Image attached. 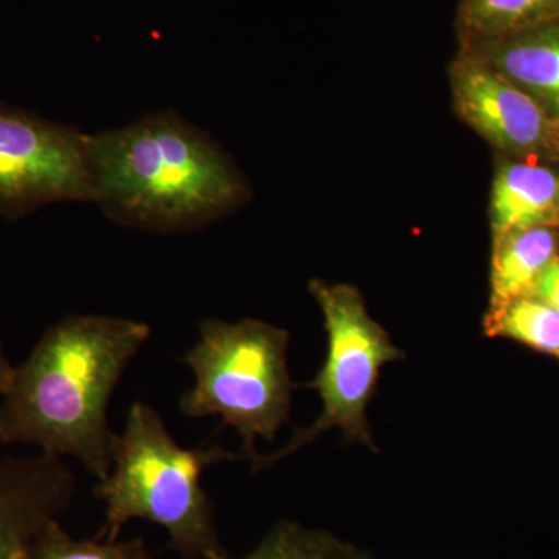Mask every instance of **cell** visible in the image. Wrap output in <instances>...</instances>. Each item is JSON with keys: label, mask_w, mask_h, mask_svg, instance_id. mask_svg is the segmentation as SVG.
Masks as SVG:
<instances>
[{"label": "cell", "mask_w": 559, "mask_h": 559, "mask_svg": "<svg viewBox=\"0 0 559 559\" xmlns=\"http://www.w3.org/2000/svg\"><path fill=\"white\" fill-rule=\"evenodd\" d=\"M533 297L559 312V257H555L540 274Z\"/></svg>", "instance_id": "2e32d148"}, {"label": "cell", "mask_w": 559, "mask_h": 559, "mask_svg": "<svg viewBox=\"0 0 559 559\" xmlns=\"http://www.w3.org/2000/svg\"><path fill=\"white\" fill-rule=\"evenodd\" d=\"M14 367L11 366L9 359L3 355L2 344H0V396L5 393L9 388L11 377H13Z\"/></svg>", "instance_id": "e0dca14e"}, {"label": "cell", "mask_w": 559, "mask_h": 559, "mask_svg": "<svg viewBox=\"0 0 559 559\" xmlns=\"http://www.w3.org/2000/svg\"><path fill=\"white\" fill-rule=\"evenodd\" d=\"M234 459L238 455L221 447H180L153 407L132 404L112 469L94 489L106 507L97 538L117 540L128 522L145 520L165 528L173 549L183 559L223 554L201 477L209 466Z\"/></svg>", "instance_id": "3957f363"}, {"label": "cell", "mask_w": 559, "mask_h": 559, "mask_svg": "<svg viewBox=\"0 0 559 559\" xmlns=\"http://www.w3.org/2000/svg\"><path fill=\"white\" fill-rule=\"evenodd\" d=\"M489 216L495 240L513 231L559 226L558 173L528 162L500 165Z\"/></svg>", "instance_id": "30bf717a"}, {"label": "cell", "mask_w": 559, "mask_h": 559, "mask_svg": "<svg viewBox=\"0 0 559 559\" xmlns=\"http://www.w3.org/2000/svg\"><path fill=\"white\" fill-rule=\"evenodd\" d=\"M559 124V21L469 49Z\"/></svg>", "instance_id": "9c48e42d"}, {"label": "cell", "mask_w": 559, "mask_h": 559, "mask_svg": "<svg viewBox=\"0 0 559 559\" xmlns=\"http://www.w3.org/2000/svg\"><path fill=\"white\" fill-rule=\"evenodd\" d=\"M485 333L509 337L559 359V312L536 297H524L487 312Z\"/></svg>", "instance_id": "4fadbf2b"}, {"label": "cell", "mask_w": 559, "mask_h": 559, "mask_svg": "<svg viewBox=\"0 0 559 559\" xmlns=\"http://www.w3.org/2000/svg\"><path fill=\"white\" fill-rule=\"evenodd\" d=\"M352 559H377L373 555H370L369 551L356 550V554L353 555Z\"/></svg>", "instance_id": "ac0fdd59"}, {"label": "cell", "mask_w": 559, "mask_h": 559, "mask_svg": "<svg viewBox=\"0 0 559 559\" xmlns=\"http://www.w3.org/2000/svg\"><path fill=\"white\" fill-rule=\"evenodd\" d=\"M559 21V0H459L460 49L509 38Z\"/></svg>", "instance_id": "7c38bea8"}, {"label": "cell", "mask_w": 559, "mask_h": 559, "mask_svg": "<svg viewBox=\"0 0 559 559\" xmlns=\"http://www.w3.org/2000/svg\"><path fill=\"white\" fill-rule=\"evenodd\" d=\"M310 290L329 334L325 364L308 384L318 390L322 412L311 426L294 430L282 450L250 460L252 473L271 468L334 428L342 430L345 440L374 450L367 407L382 367L404 358L388 331L370 318L362 294L355 286L312 280Z\"/></svg>", "instance_id": "5b68a950"}, {"label": "cell", "mask_w": 559, "mask_h": 559, "mask_svg": "<svg viewBox=\"0 0 559 559\" xmlns=\"http://www.w3.org/2000/svg\"><path fill=\"white\" fill-rule=\"evenodd\" d=\"M94 201L91 134L0 103V216Z\"/></svg>", "instance_id": "8992f818"}, {"label": "cell", "mask_w": 559, "mask_h": 559, "mask_svg": "<svg viewBox=\"0 0 559 559\" xmlns=\"http://www.w3.org/2000/svg\"><path fill=\"white\" fill-rule=\"evenodd\" d=\"M557 231L551 227L513 231L496 238L491 264L488 312L524 297H533L536 283L557 255Z\"/></svg>", "instance_id": "8fae6325"}, {"label": "cell", "mask_w": 559, "mask_h": 559, "mask_svg": "<svg viewBox=\"0 0 559 559\" xmlns=\"http://www.w3.org/2000/svg\"><path fill=\"white\" fill-rule=\"evenodd\" d=\"M450 80L459 116L496 150L513 157L559 151V124L474 51L460 49Z\"/></svg>", "instance_id": "52a82bcc"}, {"label": "cell", "mask_w": 559, "mask_h": 559, "mask_svg": "<svg viewBox=\"0 0 559 559\" xmlns=\"http://www.w3.org/2000/svg\"><path fill=\"white\" fill-rule=\"evenodd\" d=\"M356 547L322 528L282 521L242 559H352ZM209 559H230L226 551Z\"/></svg>", "instance_id": "5bb4252c"}, {"label": "cell", "mask_w": 559, "mask_h": 559, "mask_svg": "<svg viewBox=\"0 0 559 559\" xmlns=\"http://www.w3.org/2000/svg\"><path fill=\"white\" fill-rule=\"evenodd\" d=\"M200 340L183 362L194 377L180 399L187 417H219L237 430L249 460L255 441H274L289 417L294 384L288 369L289 333L255 319L202 320Z\"/></svg>", "instance_id": "277c9868"}, {"label": "cell", "mask_w": 559, "mask_h": 559, "mask_svg": "<svg viewBox=\"0 0 559 559\" xmlns=\"http://www.w3.org/2000/svg\"><path fill=\"white\" fill-rule=\"evenodd\" d=\"M75 487L69 466L51 455L0 463V559H31L33 543L68 509Z\"/></svg>", "instance_id": "ba28073f"}, {"label": "cell", "mask_w": 559, "mask_h": 559, "mask_svg": "<svg viewBox=\"0 0 559 559\" xmlns=\"http://www.w3.org/2000/svg\"><path fill=\"white\" fill-rule=\"evenodd\" d=\"M31 559H150L143 539H75L51 521L32 547Z\"/></svg>", "instance_id": "9a60e30c"}, {"label": "cell", "mask_w": 559, "mask_h": 559, "mask_svg": "<svg viewBox=\"0 0 559 559\" xmlns=\"http://www.w3.org/2000/svg\"><path fill=\"white\" fill-rule=\"evenodd\" d=\"M150 336L146 323L112 316H69L51 325L14 367L0 404V444L72 457L105 479L119 443L110 399Z\"/></svg>", "instance_id": "6da1fadb"}, {"label": "cell", "mask_w": 559, "mask_h": 559, "mask_svg": "<svg viewBox=\"0 0 559 559\" xmlns=\"http://www.w3.org/2000/svg\"><path fill=\"white\" fill-rule=\"evenodd\" d=\"M91 154L94 204L127 229H204L250 197L226 150L178 110H159L127 127L91 134Z\"/></svg>", "instance_id": "7a4b0ae2"}]
</instances>
